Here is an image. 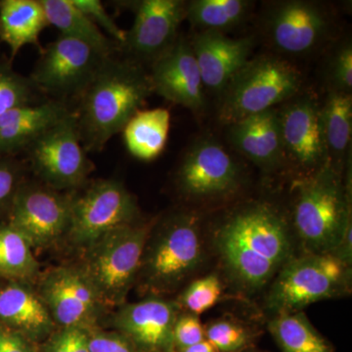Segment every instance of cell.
Instances as JSON below:
<instances>
[{
	"instance_id": "1",
	"label": "cell",
	"mask_w": 352,
	"mask_h": 352,
	"mask_svg": "<svg viewBox=\"0 0 352 352\" xmlns=\"http://www.w3.org/2000/svg\"><path fill=\"white\" fill-rule=\"evenodd\" d=\"M215 245L229 275L250 292L270 284L294 258L288 224L266 204L235 210L217 230Z\"/></svg>"
},
{
	"instance_id": "2",
	"label": "cell",
	"mask_w": 352,
	"mask_h": 352,
	"mask_svg": "<svg viewBox=\"0 0 352 352\" xmlns=\"http://www.w3.org/2000/svg\"><path fill=\"white\" fill-rule=\"evenodd\" d=\"M153 92L143 65L126 58H107L80 95L75 112L85 151L100 152L142 110Z\"/></svg>"
},
{
	"instance_id": "3",
	"label": "cell",
	"mask_w": 352,
	"mask_h": 352,
	"mask_svg": "<svg viewBox=\"0 0 352 352\" xmlns=\"http://www.w3.org/2000/svg\"><path fill=\"white\" fill-rule=\"evenodd\" d=\"M293 224L307 254H332L351 224L349 196L331 162L298 183Z\"/></svg>"
},
{
	"instance_id": "4",
	"label": "cell",
	"mask_w": 352,
	"mask_h": 352,
	"mask_svg": "<svg viewBox=\"0 0 352 352\" xmlns=\"http://www.w3.org/2000/svg\"><path fill=\"white\" fill-rule=\"evenodd\" d=\"M152 224L118 227L85 250L82 270L106 307L124 305L138 277Z\"/></svg>"
},
{
	"instance_id": "5",
	"label": "cell",
	"mask_w": 352,
	"mask_h": 352,
	"mask_svg": "<svg viewBox=\"0 0 352 352\" xmlns=\"http://www.w3.org/2000/svg\"><path fill=\"white\" fill-rule=\"evenodd\" d=\"M302 83L300 71L286 60L272 55L250 59L222 92L220 120L230 126L274 108L294 98Z\"/></svg>"
},
{
	"instance_id": "6",
	"label": "cell",
	"mask_w": 352,
	"mask_h": 352,
	"mask_svg": "<svg viewBox=\"0 0 352 352\" xmlns=\"http://www.w3.org/2000/svg\"><path fill=\"white\" fill-rule=\"evenodd\" d=\"M203 258L198 217L192 214L171 215L152 238L149 236L139 273L151 291L166 293L184 283L200 266Z\"/></svg>"
},
{
	"instance_id": "7",
	"label": "cell",
	"mask_w": 352,
	"mask_h": 352,
	"mask_svg": "<svg viewBox=\"0 0 352 352\" xmlns=\"http://www.w3.org/2000/svg\"><path fill=\"white\" fill-rule=\"evenodd\" d=\"M351 266L332 254H307L285 264L273 279L266 305L275 315L302 311L311 303L346 293Z\"/></svg>"
},
{
	"instance_id": "8",
	"label": "cell",
	"mask_w": 352,
	"mask_h": 352,
	"mask_svg": "<svg viewBox=\"0 0 352 352\" xmlns=\"http://www.w3.org/2000/svg\"><path fill=\"white\" fill-rule=\"evenodd\" d=\"M25 151L34 175L57 191L80 188L94 170L80 140L73 111L44 131Z\"/></svg>"
},
{
	"instance_id": "9",
	"label": "cell",
	"mask_w": 352,
	"mask_h": 352,
	"mask_svg": "<svg viewBox=\"0 0 352 352\" xmlns=\"http://www.w3.org/2000/svg\"><path fill=\"white\" fill-rule=\"evenodd\" d=\"M138 212V201L122 183L96 180L73 196L67 239L85 250L113 229L134 223Z\"/></svg>"
},
{
	"instance_id": "10",
	"label": "cell",
	"mask_w": 352,
	"mask_h": 352,
	"mask_svg": "<svg viewBox=\"0 0 352 352\" xmlns=\"http://www.w3.org/2000/svg\"><path fill=\"white\" fill-rule=\"evenodd\" d=\"M106 59L87 44L61 34L41 48L30 80L38 91L66 102L80 97Z\"/></svg>"
},
{
	"instance_id": "11",
	"label": "cell",
	"mask_w": 352,
	"mask_h": 352,
	"mask_svg": "<svg viewBox=\"0 0 352 352\" xmlns=\"http://www.w3.org/2000/svg\"><path fill=\"white\" fill-rule=\"evenodd\" d=\"M73 196L45 184L24 183L9 208L8 223L32 249H46L68 233Z\"/></svg>"
},
{
	"instance_id": "12",
	"label": "cell",
	"mask_w": 352,
	"mask_h": 352,
	"mask_svg": "<svg viewBox=\"0 0 352 352\" xmlns=\"http://www.w3.org/2000/svg\"><path fill=\"white\" fill-rule=\"evenodd\" d=\"M55 325L94 330L106 305L78 267L62 266L43 275L38 289Z\"/></svg>"
},
{
	"instance_id": "13",
	"label": "cell",
	"mask_w": 352,
	"mask_h": 352,
	"mask_svg": "<svg viewBox=\"0 0 352 352\" xmlns=\"http://www.w3.org/2000/svg\"><path fill=\"white\" fill-rule=\"evenodd\" d=\"M240 182L239 166L214 139H203L192 146L177 171L180 191L195 200L223 198L239 188Z\"/></svg>"
},
{
	"instance_id": "14",
	"label": "cell",
	"mask_w": 352,
	"mask_h": 352,
	"mask_svg": "<svg viewBox=\"0 0 352 352\" xmlns=\"http://www.w3.org/2000/svg\"><path fill=\"white\" fill-rule=\"evenodd\" d=\"M133 25L126 32L119 50L126 59L152 64L176 41L178 29L186 17V2L182 0H141L131 2Z\"/></svg>"
},
{
	"instance_id": "15",
	"label": "cell",
	"mask_w": 352,
	"mask_h": 352,
	"mask_svg": "<svg viewBox=\"0 0 352 352\" xmlns=\"http://www.w3.org/2000/svg\"><path fill=\"white\" fill-rule=\"evenodd\" d=\"M284 156L310 173L330 162L322 133L320 107L312 97L302 96L278 111Z\"/></svg>"
},
{
	"instance_id": "16",
	"label": "cell",
	"mask_w": 352,
	"mask_h": 352,
	"mask_svg": "<svg viewBox=\"0 0 352 352\" xmlns=\"http://www.w3.org/2000/svg\"><path fill=\"white\" fill-rule=\"evenodd\" d=\"M153 91L166 100L197 112L205 106L200 69L191 43L178 36L151 64Z\"/></svg>"
},
{
	"instance_id": "17",
	"label": "cell",
	"mask_w": 352,
	"mask_h": 352,
	"mask_svg": "<svg viewBox=\"0 0 352 352\" xmlns=\"http://www.w3.org/2000/svg\"><path fill=\"white\" fill-rule=\"evenodd\" d=\"M177 303L163 298H146L122 305L113 316V325L139 351L171 352Z\"/></svg>"
},
{
	"instance_id": "18",
	"label": "cell",
	"mask_w": 352,
	"mask_h": 352,
	"mask_svg": "<svg viewBox=\"0 0 352 352\" xmlns=\"http://www.w3.org/2000/svg\"><path fill=\"white\" fill-rule=\"evenodd\" d=\"M327 14L308 1H285L274 7L268 19L273 45L287 54H302L314 50L327 34Z\"/></svg>"
},
{
	"instance_id": "19",
	"label": "cell",
	"mask_w": 352,
	"mask_h": 352,
	"mask_svg": "<svg viewBox=\"0 0 352 352\" xmlns=\"http://www.w3.org/2000/svg\"><path fill=\"white\" fill-rule=\"evenodd\" d=\"M204 87L223 92L234 76L250 60L252 41L231 38L220 32H201L191 43Z\"/></svg>"
},
{
	"instance_id": "20",
	"label": "cell",
	"mask_w": 352,
	"mask_h": 352,
	"mask_svg": "<svg viewBox=\"0 0 352 352\" xmlns=\"http://www.w3.org/2000/svg\"><path fill=\"white\" fill-rule=\"evenodd\" d=\"M71 112L66 102L30 104L0 115V156L25 151L44 131Z\"/></svg>"
},
{
	"instance_id": "21",
	"label": "cell",
	"mask_w": 352,
	"mask_h": 352,
	"mask_svg": "<svg viewBox=\"0 0 352 352\" xmlns=\"http://www.w3.org/2000/svg\"><path fill=\"white\" fill-rule=\"evenodd\" d=\"M0 323L32 342L45 339L56 326L38 291L25 282L0 289Z\"/></svg>"
},
{
	"instance_id": "22",
	"label": "cell",
	"mask_w": 352,
	"mask_h": 352,
	"mask_svg": "<svg viewBox=\"0 0 352 352\" xmlns=\"http://www.w3.org/2000/svg\"><path fill=\"white\" fill-rule=\"evenodd\" d=\"M228 136L236 150L261 168H273L284 157L277 109H270L230 124Z\"/></svg>"
},
{
	"instance_id": "23",
	"label": "cell",
	"mask_w": 352,
	"mask_h": 352,
	"mask_svg": "<svg viewBox=\"0 0 352 352\" xmlns=\"http://www.w3.org/2000/svg\"><path fill=\"white\" fill-rule=\"evenodd\" d=\"M47 25L41 0L0 1V39L9 46L12 58L25 45L41 48L39 36Z\"/></svg>"
},
{
	"instance_id": "24",
	"label": "cell",
	"mask_w": 352,
	"mask_h": 352,
	"mask_svg": "<svg viewBox=\"0 0 352 352\" xmlns=\"http://www.w3.org/2000/svg\"><path fill=\"white\" fill-rule=\"evenodd\" d=\"M50 25H54L62 36L76 39L90 46L101 56H113L119 45L105 36L97 25L78 10L72 0H41Z\"/></svg>"
},
{
	"instance_id": "25",
	"label": "cell",
	"mask_w": 352,
	"mask_h": 352,
	"mask_svg": "<svg viewBox=\"0 0 352 352\" xmlns=\"http://www.w3.org/2000/svg\"><path fill=\"white\" fill-rule=\"evenodd\" d=\"M170 126V113L166 109L139 111L122 131L127 151L141 161H153L164 151Z\"/></svg>"
},
{
	"instance_id": "26",
	"label": "cell",
	"mask_w": 352,
	"mask_h": 352,
	"mask_svg": "<svg viewBox=\"0 0 352 352\" xmlns=\"http://www.w3.org/2000/svg\"><path fill=\"white\" fill-rule=\"evenodd\" d=\"M320 122L329 160L340 162L351 144V94L331 90L320 107Z\"/></svg>"
},
{
	"instance_id": "27",
	"label": "cell",
	"mask_w": 352,
	"mask_h": 352,
	"mask_svg": "<svg viewBox=\"0 0 352 352\" xmlns=\"http://www.w3.org/2000/svg\"><path fill=\"white\" fill-rule=\"evenodd\" d=\"M268 329L283 352H333L302 311L275 315Z\"/></svg>"
},
{
	"instance_id": "28",
	"label": "cell",
	"mask_w": 352,
	"mask_h": 352,
	"mask_svg": "<svg viewBox=\"0 0 352 352\" xmlns=\"http://www.w3.org/2000/svg\"><path fill=\"white\" fill-rule=\"evenodd\" d=\"M38 272V261L24 236L8 222L0 221V277L28 283Z\"/></svg>"
},
{
	"instance_id": "29",
	"label": "cell",
	"mask_w": 352,
	"mask_h": 352,
	"mask_svg": "<svg viewBox=\"0 0 352 352\" xmlns=\"http://www.w3.org/2000/svg\"><path fill=\"white\" fill-rule=\"evenodd\" d=\"M250 7L245 0H194L186 4L185 19L201 32H223L242 23Z\"/></svg>"
},
{
	"instance_id": "30",
	"label": "cell",
	"mask_w": 352,
	"mask_h": 352,
	"mask_svg": "<svg viewBox=\"0 0 352 352\" xmlns=\"http://www.w3.org/2000/svg\"><path fill=\"white\" fill-rule=\"evenodd\" d=\"M36 91L30 78L16 73L8 63H0V115L36 103Z\"/></svg>"
},
{
	"instance_id": "31",
	"label": "cell",
	"mask_w": 352,
	"mask_h": 352,
	"mask_svg": "<svg viewBox=\"0 0 352 352\" xmlns=\"http://www.w3.org/2000/svg\"><path fill=\"white\" fill-rule=\"evenodd\" d=\"M221 294L222 284L219 276L210 274L190 284L183 292L180 303L189 314L198 316L217 305Z\"/></svg>"
},
{
	"instance_id": "32",
	"label": "cell",
	"mask_w": 352,
	"mask_h": 352,
	"mask_svg": "<svg viewBox=\"0 0 352 352\" xmlns=\"http://www.w3.org/2000/svg\"><path fill=\"white\" fill-rule=\"evenodd\" d=\"M206 340L217 352H239L249 344L251 336L243 326L220 319L205 328Z\"/></svg>"
},
{
	"instance_id": "33",
	"label": "cell",
	"mask_w": 352,
	"mask_h": 352,
	"mask_svg": "<svg viewBox=\"0 0 352 352\" xmlns=\"http://www.w3.org/2000/svg\"><path fill=\"white\" fill-rule=\"evenodd\" d=\"M25 166L12 156H0V212L9 210L24 184Z\"/></svg>"
},
{
	"instance_id": "34",
	"label": "cell",
	"mask_w": 352,
	"mask_h": 352,
	"mask_svg": "<svg viewBox=\"0 0 352 352\" xmlns=\"http://www.w3.org/2000/svg\"><path fill=\"white\" fill-rule=\"evenodd\" d=\"M72 2L95 25L107 32L111 39L118 43V45L120 46V44L124 43L126 32L117 25L101 1L99 0H72Z\"/></svg>"
},
{
	"instance_id": "35",
	"label": "cell",
	"mask_w": 352,
	"mask_h": 352,
	"mask_svg": "<svg viewBox=\"0 0 352 352\" xmlns=\"http://www.w3.org/2000/svg\"><path fill=\"white\" fill-rule=\"evenodd\" d=\"M206 340L205 328L195 314H178L173 327L175 349H185Z\"/></svg>"
},
{
	"instance_id": "36",
	"label": "cell",
	"mask_w": 352,
	"mask_h": 352,
	"mask_svg": "<svg viewBox=\"0 0 352 352\" xmlns=\"http://www.w3.org/2000/svg\"><path fill=\"white\" fill-rule=\"evenodd\" d=\"M333 89L351 94L352 87V48L351 44L340 47L333 56L331 65Z\"/></svg>"
},
{
	"instance_id": "37",
	"label": "cell",
	"mask_w": 352,
	"mask_h": 352,
	"mask_svg": "<svg viewBox=\"0 0 352 352\" xmlns=\"http://www.w3.org/2000/svg\"><path fill=\"white\" fill-rule=\"evenodd\" d=\"M89 352H141L120 333L100 332L92 330L88 332Z\"/></svg>"
},
{
	"instance_id": "38",
	"label": "cell",
	"mask_w": 352,
	"mask_h": 352,
	"mask_svg": "<svg viewBox=\"0 0 352 352\" xmlns=\"http://www.w3.org/2000/svg\"><path fill=\"white\" fill-rule=\"evenodd\" d=\"M0 352H34L29 340L0 323Z\"/></svg>"
},
{
	"instance_id": "39",
	"label": "cell",
	"mask_w": 352,
	"mask_h": 352,
	"mask_svg": "<svg viewBox=\"0 0 352 352\" xmlns=\"http://www.w3.org/2000/svg\"><path fill=\"white\" fill-rule=\"evenodd\" d=\"M45 352H72L69 342V329H61L50 338Z\"/></svg>"
},
{
	"instance_id": "40",
	"label": "cell",
	"mask_w": 352,
	"mask_h": 352,
	"mask_svg": "<svg viewBox=\"0 0 352 352\" xmlns=\"http://www.w3.org/2000/svg\"><path fill=\"white\" fill-rule=\"evenodd\" d=\"M69 329L72 352H89L88 331L78 328Z\"/></svg>"
},
{
	"instance_id": "41",
	"label": "cell",
	"mask_w": 352,
	"mask_h": 352,
	"mask_svg": "<svg viewBox=\"0 0 352 352\" xmlns=\"http://www.w3.org/2000/svg\"><path fill=\"white\" fill-rule=\"evenodd\" d=\"M177 352H217L214 346L208 342L207 340L194 344V346L185 347V349H177Z\"/></svg>"
}]
</instances>
